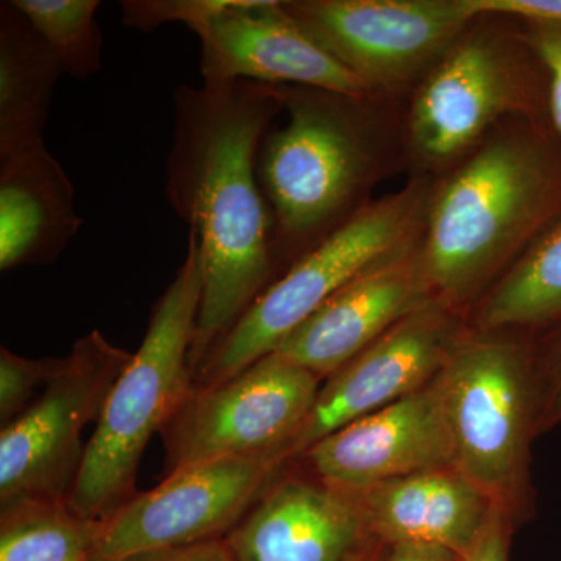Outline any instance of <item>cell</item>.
<instances>
[{"label": "cell", "instance_id": "obj_15", "mask_svg": "<svg viewBox=\"0 0 561 561\" xmlns=\"http://www.w3.org/2000/svg\"><path fill=\"white\" fill-rule=\"evenodd\" d=\"M435 298L420 239L332 295L276 351L320 379L330 378L394 324Z\"/></svg>", "mask_w": 561, "mask_h": 561}, {"label": "cell", "instance_id": "obj_13", "mask_svg": "<svg viewBox=\"0 0 561 561\" xmlns=\"http://www.w3.org/2000/svg\"><path fill=\"white\" fill-rule=\"evenodd\" d=\"M192 32L201 38L203 83L249 80L375 99L321 49L276 0H225Z\"/></svg>", "mask_w": 561, "mask_h": 561}, {"label": "cell", "instance_id": "obj_7", "mask_svg": "<svg viewBox=\"0 0 561 561\" xmlns=\"http://www.w3.org/2000/svg\"><path fill=\"white\" fill-rule=\"evenodd\" d=\"M454 467L512 515L527 497L531 438L540 432L535 346L501 332L465 334L437 376Z\"/></svg>", "mask_w": 561, "mask_h": 561}, {"label": "cell", "instance_id": "obj_9", "mask_svg": "<svg viewBox=\"0 0 561 561\" xmlns=\"http://www.w3.org/2000/svg\"><path fill=\"white\" fill-rule=\"evenodd\" d=\"M320 378L273 351L227 381L194 389L162 430L168 474L236 457L279 456L301 430Z\"/></svg>", "mask_w": 561, "mask_h": 561}, {"label": "cell", "instance_id": "obj_2", "mask_svg": "<svg viewBox=\"0 0 561 561\" xmlns=\"http://www.w3.org/2000/svg\"><path fill=\"white\" fill-rule=\"evenodd\" d=\"M560 217L561 139L549 122H504L432 195L421 253L435 297L460 309Z\"/></svg>", "mask_w": 561, "mask_h": 561}, {"label": "cell", "instance_id": "obj_3", "mask_svg": "<svg viewBox=\"0 0 561 561\" xmlns=\"http://www.w3.org/2000/svg\"><path fill=\"white\" fill-rule=\"evenodd\" d=\"M283 98L286 124L257 154L276 279L280 262L289 268L365 205L381 161L373 99L301 87H283Z\"/></svg>", "mask_w": 561, "mask_h": 561}, {"label": "cell", "instance_id": "obj_25", "mask_svg": "<svg viewBox=\"0 0 561 561\" xmlns=\"http://www.w3.org/2000/svg\"><path fill=\"white\" fill-rule=\"evenodd\" d=\"M524 38L540 60L548 83V121L561 139V22L518 21Z\"/></svg>", "mask_w": 561, "mask_h": 561}, {"label": "cell", "instance_id": "obj_1", "mask_svg": "<svg viewBox=\"0 0 561 561\" xmlns=\"http://www.w3.org/2000/svg\"><path fill=\"white\" fill-rule=\"evenodd\" d=\"M173 105L165 194L197 236L203 264L194 373L278 276L257 154L284 110L283 87L249 80L180 84Z\"/></svg>", "mask_w": 561, "mask_h": 561}, {"label": "cell", "instance_id": "obj_19", "mask_svg": "<svg viewBox=\"0 0 561 561\" xmlns=\"http://www.w3.org/2000/svg\"><path fill=\"white\" fill-rule=\"evenodd\" d=\"M62 69L13 3H0V158L43 146Z\"/></svg>", "mask_w": 561, "mask_h": 561}, {"label": "cell", "instance_id": "obj_17", "mask_svg": "<svg viewBox=\"0 0 561 561\" xmlns=\"http://www.w3.org/2000/svg\"><path fill=\"white\" fill-rule=\"evenodd\" d=\"M387 545L440 546L461 557L478 538L494 502L456 467L437 468L346 493Z\"/></svg>", "mask_w": 561, "mask_h": 561}, {"label": "cell", "instance_id": "obj_29", "mask_svg": "<svg viewBox=\"0 0 561 561\" xmlns=\"http://www.w3.org/2000/svg\"><path fill=\"white\" fill-rule=\"evenodd\" d=\"M122 561H236L227 540L213 538L128 557Z\"/></svg>", "mask_w": 561, "mask_h": 561}, {"label": "cell", "instance_id": "obj_27", "mask_svg": "<svg viewBox=\"0 0 561 561\" xmlns=\"http://www.w3.org/2000/svg\"><path fill=\"white\" fill-rule=\"evenodd\" d=\"M476 16L561 22V0H465Z\"/></svg>", "mask_w": 561, "mask_h": 561}, {"label": "cell", "instance_id": "obj_31", "mask_svg": "<svg viewBox=\"0 0 561 561\" xmlns=\"http://www.w3.org/2000/svg\"><path fill=\"white\" fill-rule=\"evenodd\" d=\"M375 535H371V537L346 561H381V557H379V546L378 542L375 541Z\"/></svg>", "mask_w": 561, "mask_h": 561}, {"label": "cell", "instance_id": "obj_6", "mask_svg": "<svg viewBox=\"0 0 561 561\" xmlns=\"http://www.w3.org/2000/svg\"><path fill=\"white\" fill-rule=\"evenodd\" d=\"M437 184L427 176L365 203L341 228L280 273L197 368L195 389L216 386L278 350L332 295L419 242Z\"/></svg>", "mask_w": 561, "mask_h": 561}, {"label": "cell", "instance_id": "obj_20", "mask_svg": "<svg viewBox=\"0 0 561 561\" xmlns=\"http://www.w3.org/2000/svg\"><path fill=\"white\" fill-rule=\"evenodd\" d=\"M481 332L551 330L561 321V217L542 232L483 297Z\"/></svg>", "mask_w": 561, "mask_h": 561}, {"label": "cell", "instance_id": "obj_5", "mask_svg": "<svg viewBox=\"0 0 561 561\" xmlns=\"http://www.w3.org/2000/svg\"><path fill=\"white\" fill-rule=\"evenodd\" d=\"M512 119L549 122L545 69L523 31L479 16L413 90L405 144L421 175L453 172Z\"/></svg>", "mask_w": 561, "mask_h": 561}, {"label": "cell", "instance_id": "obj_11", "mask_svg": "<svg viewBox=\"0 0 561 561\" xmlns=\"http://www.w3.org/2000/svg\"><path fill=\"white\" fill-rule=\"evenodd\" d=\"M279 456L236 457L171 472L103 519L94 561L219 538L232 529L275 478Z\"/></svg>", "mask_w": 561, "mask_h": 561}, {"label": "cell", "instance_id": "obj_8", "mask_svg": "<svg viewBox=\"0 0 561 561\" xmlns=\"http://www.w3.org/2000/svg\"><path fill=\"white\" fill-rule=\"evenodd\" d=\"M131 356L98 330L76 342L49 386L0 432V508L68 500L87 451L81 434Z\"/></svg>", "mask_w": 561, "mask_h": 561}, {"label": "cell", "instance_id": "obj_30", "mask_svg": "<svg viewBox=\"0 0 561 561\" xmlns=\"http://www.w3.org/2000/svg\"><path fill=\"white\" fill-rule=\"evenodd\" d=\"M389 548V553L381 561H460L456 552L440 546L397 542Z\"/></svg>", "mask_w": 561, "mask_h": 561}, {"label": "cell", "instance_id": "obj_4", "mask_svg": "<svg viewBox=\"0 0 561 561\" xmlns=\"http://www.w3.org/2000/svg\"><path fill=\"white\" fill-rule=\"evenodd\" d=\"M203 294L197 236L151 312L149 330L114 382L68 502L84 518L103 522L136 494L140 457L194 393L191 348Z\"/></svg>", "mask_w": 561, "mask_h": 561}, {"label": "cell", "instance_id": "obj_21", "mask_svg": "<svg viewBox=\"0 0 561 561\" xmlns=\"http://www.w3.org/2000/svg\"><path fill=\"white\" fill-rule=\"evenodd\" d=\"M102 527L73 512L68 500L0 508V561H94Z\"/></svg>", "mask_w": 561, "mask_h": 561}, {"label": "cell", "instance_id": "obj_23", "mask_svg": "<svg viewBox=\"0 0 561 561\" xmlns=\"http://www.w3.org/2000/svg\"><path fill=\"white\" fill-rule=\"evenodd\" d=\"M62 364V357L27 359L2 346L0 348V421L2 427L27 411L49 386Z\"/></svg>", "mask_w": 561, "mask_h": 561}, {"label": "cell", "instance_id": "obj_18", "mask_svg": "<svg viewBox=\"0 0 561 561\" xmlns=\"http://www.w3.org/2000/svg\"><path fill=\"white\" fill-rule=\"evenodd\" d=\"M81 227L76 190L44 144L0 158V271L57 261Z\"/></svg>", "mask_w": 561, "mask_h": 561}, {"label": "cell", "instance_id": "obj_16", "mask_svg": "<svg viewBox=\"0 0 561 561\" xmlns=\"http://www.w3.org/2000/svg\"><path fill=\"white\" fill-rule=\"evenodd\" d=\"M350 494L319 479H272L227 540L236 561H346L371 537Z\"/></svg>", "mask_w": 561, "mask_h": 561}, {"label": "cell", "instance_id": "obj_12", "mask_svg": "<svg viewBox=\"0 0 561 561\" xmlns=\"http://www.w3.org/2000/svg\"><path fill=\"white\" fill-rule=\"evenodd\" d=\"M465 334L460 309L440 298L402 319L328 378L287 448V460L351 421L430 386Z\"/></svg>", "mask_w": 561, "mask_h": 561}, {"label": "cell", "instance_id": "obj_24", "mask_svg": "<svg viewBox=\"0 0 561 561\" xmlns=\"http://www.w3.org/2000/svg\"><path fill=\"white\" fill-rule=\"evenodd\" d=\"M225 0H125L121 2L125 27L142 33L165 24H184L194 28L224 5Z\"/></svg>", "mask_w": 561, "mask_h": 561}, {"label": "cell", "instance_id": "obj_22", "mask_svg": "<svg viewBox=\"0 0 561 561\" xmlns=\"http://www.w3.org/2000/svg\"><path fill=\"white\" fill-rule=\"evenodd\" d=\"M27 18L62 73L88 80L102 68L103 38L99 0H10Z\"/></svg>", "mask_w": 561, "mask_h": 561}, {"label": "cell", "instance_id": "obj_10", "mask_svg": "<svg viewBox=\"0 0 561 561\" xmlns=\"http://www.w3.org/2000/svg\"><path fill=\"white\" fill-rule=\"evenodd\" d=\"M283 5L375 98L415 90L479 18L465 0H287Z\"/></svg>", "mask_w": 561, "mask_h": 561}, {"label": "cell", "instance_id": "obj_26", "mask_svg": "<svg viewBox=\"0 0 561 561\" xmlns=\"http://www.w3.org/2000/svg\"><path fill=\"white\" fill-rule=\"evenodd\" d=\"M540 378V432L561 423V321L535 346Z\"/></svg>", "mask_w": 561, "mask_h": 561}, {"label": "cell", "instance_id": "obj_14", "mask_svg": "<svg viewBox=\"0 0 561 561\" xmlns=\"http://www.w3.org/2000/svg\"><path fill=\"white\" fill-rule=\"evenodd\" d=\"M305 457L313 478L343 493L454 467L451 431L437 378L415 393L321 438Z\"/></svg>", "mask_w": 561, "mask_h": 561}, {"label": "cell", "instance_id": "obj_28", "mask_svg": "<svg viewBox=\"0 0 561 561\" xmlns=\"http://www.w3.org/2000/svg\"><path fill=\"white\" fill-rule=\"evenodd\" d=\"M512 513L494 504L489 518L460 561H508V526Z\"/></svg>", "mask_w": 561, "mask_h": 561}]
</instances>
